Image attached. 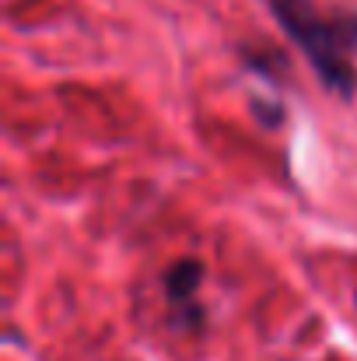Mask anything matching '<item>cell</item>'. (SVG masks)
Wrapping results in <instances>:
<instances>
[{
	"label": "cell",
	"mask_w": 357,
	"mask_h": 361,
	"mask_svg": "<svg viewBox=\"0 0 357 361\" xmlns=\"http://www.w3.org/2000/svg\"><path fill=\"white\" fill-rule=\"evenodd\" d=\"M277 25L305 53L322 88L351 99L357 92V18L330 14L315 0H266Z\"/></svg>",
	"instance_id": "6da1fadb"
},
{
	"label": "cell",
	"mask_w": 357,
	"mask_h": 361,
	"mask_svg": "<svg viewBox=\"0 0 357 361\" xmlns=\"http://www.w3.org/2000/svg\"><path fill=\"white\" fill-rule=\"evenodd\" d=\"M200 281H203V267L196 259H179L165 270L161 284H165V302L172 309V323H182V326L200 323V302H196Z\"/></svg>",
	"instance_id": "7a4b0ae2"
},
{
	"label": "cell",
	"mask_w": 357,
	"mask_h": 361,
	"mask_svg": "<svg viewBox=\"0 0 357 361\" xmlns=\"http://www.w3.org/2000/svg\"><path fill=\"white\" fill-rule=\"evenodd\" d=\"M249 67L263 71V56H259V49H252V53H249ZM266 67H277V71H284V56H280V53H266Z\"/></svg>",
	"instance_id": "3957f363"
}]
</instances>
